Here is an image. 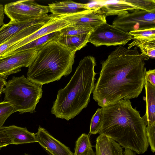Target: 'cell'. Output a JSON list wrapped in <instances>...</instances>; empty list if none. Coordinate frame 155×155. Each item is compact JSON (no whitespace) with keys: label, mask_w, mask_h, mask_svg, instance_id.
<instances>
[{"label":"cell","mask_w":155,"mask_h":155,"mask_svg":"<svg viewBox=\"0 0 155 155\" xmlns=\"http://www.w3.org/2000/svg\"><path fill=\"white\" fill-rule=\"evenodd\" d=\"M133 37L115 26L106 23L91 31L88 38L90 42L96 47L124 45Z\"/></svg>","instance_id":"7"},{"label":"cell","mask_w":155,"mask_h":155,"mask_svg":"<svg viewBox=\"0 0 155 155\" xmlns=\"http://www.w3.org/2000/svg\"><path fill=\"white\" fill-rule=\"evenodd\" d=\"M136 154L135 151L127 148H125L123 153L124 155H136Z\"/></svg>","instance_id":"34"},{"label":"cell","mask_w":155,"mask_h":155,"mask_svg":"<svg viewBox=\"0 0 155 155\" xmlns=\"http://www.w3.org/2000/svg\"><path fill=\"white\" fill-rule=\"evenodd\" d=\"M101 108H98L91 120L89 134H96L98 133L101 128Z\"/></svg>","instance_id":"27"},{"label":"cell","mask_w":155,"mask_h":155,"mask_svg":"<svg viewBox=\"0 0 155 155\" xmlns=\"http://www.w3.org/2000/svg\"><path fill=\"white\" fill-rule=\"evenodd\" d=\"M112 25L128 33L155 28V13L134 10L132 13L117 16L113 21Z\"/></svg>","instance_id":"9"},{"label":"cell","mask_w":155,"mask_h":155,"mask_svg":"<svg viewBox=\"0 0 155 155\" xmlns=\"http://www.w3.org/2000/svg\"><path fill=\"white\" fill-rule=\"evenodd\" d=\"M35 135L37 142L50 155H74L69 147L56 139L46 129L40 126Z\"/></svg>","instance_id":"11"},{"label":"cell","mask_w":155,"mask_h":155,"mask_svg":"<svg viewBox=\"0 0 155 155\" xmlns=\"http://www.w3.org/2000/svg\"><path fill=\"white\" fill-rule=\"evenodd\" d=\"M95 155H124L123 148L111 138L100 134L96 139Z\"/></svg>","instance_id":"16"},{"label":"cell","mask_w":155,"mask_h":155,"mask_svg":"<svg viewBox=\"0 0 155 155\" xmlns=\"http://www.w3.org/2000/svg\"><path fill=\"white\" fill-rule=\"evenodd\" d=\"M46 22L36 24L27 28L17 33L3 44L0 46V57L10 48L35 32Z\"/></svg>","instance_id":"20"},{"label":"cell","mask_w":155,"mask_h":155,"mask_svg":"<svg viewBox=\"0 0 155 155\" xmlns=\"http://www.w3.org/2000/svg\"><path fill=\"white\" fill-rule=\"evenodd\" d=\"M49 11L55 15H70L81 13L87 10L86 4L71 0L56 2L48 4Z\"/></svg>","instance_id":"13"},{"label":"cell","mask_w":155,"mask_h":155,"mask_svg":"<svg viewBox=\"0 0 155 155\" xmlns=\"http://www.w3.org/2000/svg\"></svg>","instance_id":"37"},{"label":"cell","mask_w":155,"mask_h":155,"mask_svg":"<svg viewBox=\"0 0 155 155\" xmlns=\"http://www.w3.org/2000/svg\"><path fill=\"white\" fill-rule=\"evenodd\" d=\"M14 113V107L11 103L4 101L0 102V127L3 126L7 118Z\"/></svg>","instance_id":"26"},{"label":"cell","mask_w":155,"mask_h":155,"mask_svg":"<svg viewBox=\"0 0 155 155\" xmlns=\"http://www.w3.org/2000/svg\"><path fill=\"white\" fill-rule=\"evenodd\" d=\"M96 65L95 58L91 56L80 61L68 83L58 91L51 114L68 121L87 107L94 87Z\"/></svg>","instance_id":"3"},{"label":"cell","mask_w":155,"mask_h":155,"mask_svg":"<svg viewBox=\"0 0 155 155\" xmlns=\"http://www.w3.org/2000/svg\"><path fill=\"white\" fill-rule=\"evenodd\" d=\"M144 87L146 96L143 99L146 102V111L142 117L147 126L155 124V86L145 81Z\"/></svg>","instance_id":"18"},{"label":"cell","mask_w":155,"mask_h":155,"mask_svg":"<svg viewBox=\"0 0 155 155\" xmlns=\"http://www.w3.org/2000/svg\"><path fill=\"white\" fill-rule=\"evenodd\" d=\"M149 58L136 49L120 45L105 61L95 84L93 98L102 107L122 99L137 98L145 83V60Z\"/></svg>","instance_id":"1"},{"label":"cell","mask_w":155,"mask_h":155,"mask_svg":"<svg viewBox=\"0 0 155 155\" xmlns=\"http://www.w3.org/2000/svg\"><path fill=\"white\" fill-rule=\"evenodd\" d=\"M4 131L10 140L11 144H19L37 142L35 134L29 132L26 127L12 125L5 127Z\"/></svg>","instance_id":"15"},{"label":"cell","mask_w":155,"mask_h":155,"mask_svg":"<svg viewBox=\"0 0 155 155\" xmlns=\"http://www.w3.org/2000/svg\"><path fill=\"white\" fill-rule=\"evenodd\" d=\"M129 33L133 37V41L128 45L127 49L138 46L145 43L155 40V28L130 31Z\"/></svg>","instance_id":"22"},{"label":"cell","mask_w":155,"mask_h":155,"mask_svg":"<svg viewBox=\"0 0 155 155\" xmlns=\"http://www.w3.org/2000/svg\"><path fill=\"white\" fill-rule=\"evenodd\" d=\"M42 85L32 81L24 75L13 76L4 88V101L13 105L15 112L32 113L35 111L36 105L42 97Z\"/></svg>","instance_id":"5"},{"label":"cell","mask_w":155,"mask_h":155,"mask_svg":"<svg viewBox=\"0 0 155 155\" xmlns=\"http://www.w3.org/2000/svg\"><path fill=\"white\" fill-rule=\"evenodd\" d=\"M51 14L22 22L10 21L0 28V46L24 29L36 24L47 22L51 18Z\"/></svg>","instance_id":"12"},{"label":"cell","mask_w":155,"mask_h":155,"mask_svg":"<svg viewBox=\"0 0 155 155\" xmlns=\"http://www.w3.org/2000/svg\"><path fill=\"white\" fill-rule=\"evenodd\" d=\"M6 79L0 76V94L3 91L4 87L7 84Z\"/></svg>","instance_id":"33"},{"label":"cell","mask_w":155,"mask_h":155,"mask_svg":"<svg viewBox=\"0 0 155 155\" xmlns=\"http://www.w3.org/2000/svg\"><path fill=\"white\" fill-rule=\"evenodd\" d=\"M92 147L88 134H82L75 142L74 155H85L90 148Z\"/></svg>","instance_id":"23"},{"label":"cell","mask_w":155,"mask_h":155,"mask_svg":"<svg viewBox=\"0 0 155 155\" xmlns=\"http://www.w3.org/2000/svg\"><path fill=\"white\" fill-rule=\"evenodd\" d=\"M90 33L75 36L60 35L57 40L66 47L77 51L87 45Z\"/></svg>","instance_id":"19"},{"label":"cell","mask_w":155,"mask_h":155,"mask_svg":"<svg viewBox=\"0 0 155 155\" xmlns=\"http://www.w3.org/2000/svg\"><path fill=\"white\" fill-rule=\"evenodd\" d=\"M61 35L60 31L50 33L40 37L16 49L8 55L20 51L30 49L38 51L50 41L57 40Z\"/></svg>","instance_id":"21"},{"label":"cell","mask_w":155,"mask_h":155,"mask_svg":"<svg viewBox=\"0 0 155 155\" xmlns=\"http://www.w3.org/2000/svg\"><path fill=\"white\" fill-rule=\"evenodd\" d=\"M100 12L106 16L125 15L128 11L137 10V8L124 1L121 0H99Z\"/></svg>","instance_id":"14"},{"label":"cell","mask_w":155,"mask_h":155,"mask_svg":"<svg viewBox=\"0 0 155 155\" xmlns=\"http://www.w3.org/2000/svg\"><path fill=\"white\" fill-rule=\"evenodd\" d=\"M124 1L135 7L137 10L155 13L154 0H124Z\"/></svg>","instance_id":"25"},{"label":"cell","mask_w":155,"mask_h":155,"mask_svg":"<svg viewBox=\"0 0 155 155\" xmlns=\"http://www.w3.org/2000/svg\"><path fill=\"white\" fill-rule=\"evenodd\" d=\"M82 13L70 15H55L51 14L50 19L40 28L15 44L1 56H7L16 49L40 37L50 33L60 31L74 23V19Z\"/></svg>","instance_id":"8"},{"label":"cell","mask_w":155,"mask_h":155,"mask_svg":"<svg viewBox=\"0 0 155 155\" xmlns=\"http://www.w3.org/2000/svg\"><path fill=\"white\" fill-rule=\"evenodd\" d=\"M142 54L154 59L155 58V40L150 41L139 45Z\"/></svg>","instance_id":"28"},{"label":"cell","mask_w":155,"mask_h":155,"mask_svg":"<svg viewBox=\"0 0 155 155\" xmlns=\"http://www.w3.org/2000/svg\"><path fill=\"white\" fill-rule=\"evenodd\" d=\"M99 9L89 10L76 17L73 24L92 28L93 30L101 25L107 23L106 16L102 14Z\"/></svg>","instance_id":"17"},{"label":"cell","mask_w":155,"mask_h":155,"mask_svg":"<svg viewBox=\"0 0 155 155\" xmlns=\"http://www.w3.org/2000/svg\"><path fill=\"white\" fill-rule=\"evenodd\" d=\"M145 81L155 86V69H150L145 74Z\"/></svg>","instance_id":"31"},{"label":"cell","mask_w":155,"mask_h":155,"mask_svg":"<svg viewBox=\"0 0 155 155\" xmlns=\"http://www.w3.org/2000/svg\"><path fill=\"white\" fill-rule=\"evenodd\" d=\"M57 40L49 42L38 51L35 58L28 67L27 78L42 86L59 80L72 72L77 51Z\"/></svg>","instance_id":"4"},{"label":"cell","mask_w":155,"mask_h":155,"mask_svg":"<svg viewBox=\"0 0 155 155\" xmlns=\"http://www.w3.org/2000/svg\"><path fill=\"white\" fill-rule=\"evenodd\" d=\"M48 6L40 5L32 0H20L5 4L4 13L14 22H22L47 15Z\"/></svg>","instance_id":"6"},{"label":"cell","mask_w":155,"mask_h":155,"mask_svg":"<svg viewBox=\"0 0 155 155\" xmlns=\"http://www.w3.org/2000/svg\"><path fill=\"white\" fill-rule=\"evenodd\" d=\"M38 52L37 50L30 49L0 57V76L6 79L9 75L20 72L21 68L28 67Z\"/></svg>","instance_id":"10"},{"label":"cell","mask_w":155,"mask_h":155,"mask_svg":"<svg viewBox=\"0 0 155 155\" xmlns=\"http://www.w3.org/2000/svg\"><path fill=\"white\" fill-rule=\"evenodd\" d=\"M146 134L152 152H155V124L146 127Z\"/></svg>","instance_id":"29"},{"label":"cell","mask_w":155,"mask_h":155,"mask_svg":"<svg viewBox=\"0 0 155 155\" xmlns=\"http://www.w3.org/2000/svg\"><path fill=\"white\" fill-rule=\"evenodd\" d=\"M4 6L0 4V28L4 24Z\"/></svg>","instance_id":"32"},{"label":"cell","mask_w":155,"mask_h":155,"mask_svg":"<svg viewBox=\"0 0 155 155\" xmlns=\"http://www.w3.org/2000/svg\"><path fill=\"white\" fill-rule=\"evenodd\" d=\"M85 155H95V153L93 150L92 147L89 149Z\"/></svg>","instance_id":"35"},{"label":"cell","mask_w":155,"mask_h":155,"mask_svg":"<svg viewBox=\"0 0 155 155\" xmlns=\"http://www.w3.org/2000/svg\"><path fill=\"white\" fill-rule=\"evenodd\" d=\"M93 30L92 28L73 24L60 30L61 35L75 36L90 33Z\"/></svg>","instance_id":"24"},{"label":"cell","mask_w":155,"mask_h":155,"mask_svg":"<svg viewBox=\"0 0 155 155\" xmlns=\"http://www.w3.org/2000/svg\"><path fill=\"white\" fill-rule=\"evenodd\" d=\"M140 111L129 100L122 99L101 108L98 133L110 137L121 146L139 154L147 151L149 143L144 121Z\"/></svg>","instance_id":"2"},{"label":"cell","mask_w":155,"mask_h":155,"mask_svg":"<svg viewBox=\"0 0 155 155\" xmlns=\"http://www.w3.org/2000/svg\"><path fill=\"white\" fill-rule=\"evenodd\" d=\"M23 155H30V154H27V153H25Z\"/></svg>","instance_id":"36"},{"label":"cell","mask_w":155,"mask_h":155,"mask_svg":"<svg viewBox=\"0 0 155 155\" xmlns=\"http://www.w3.org/2000/svg\"><path fill=\"white\" fill-rule=\"evenodd\" d=\"M5 127H0V149L2 147L11 144L10 140L4 132Z\"/></svg>","instance_id":"30"}]
</instances>
